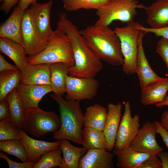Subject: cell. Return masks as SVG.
Here are the masks:
<instances>
[{
  "instance_id": "34",
  "label": "cell",
  "mask_w": 168,
  "mask_h": 168,
  "mask_svg": "<svg viewBox=\"0 0 168 168\" xmlns=\"http://www.w3.org/2000/svg\"><path fill=\"white\" fill-rule=\"evenodd\" d=\"M156 52L165 63L168 70V39L162 37L157 43Z\"/></svg>"
},
{
  "instance_id": "8",
  "label": "cell",
  "mask_w": 168,
  "mask_h": 168,
  "mask_svg": "<svg viewBox=\"0 0 168 168\" xmlns=\"http://www.w3.org/2000/svg\"><path fill=\"white\" fill-rule=\"evenodd\" d=\"M124 106V113L116 134L114 148L115 150H119L129 145L140 129V116L138 114L132 116L130 101H126Z\"/></svg>"
},
{
  "instance_id": "17",
  "label": "cell",
  "mask_w": 168,
  "mask_h": 168,
  "mask_svg": "<svg viewBox=\"0 0 168 168\" xmlns=\"http://www.w3.org/2000/svg\"><path fill=\"white\" fill-rule=\"evenodd\" d=\"M114 155L106 149H89L80 159L79 168H114Z\"/></svg>"
},
{
  "instance_id": "19",
  "label": "cell",
  "mask_w": 168,
  "mask_h": 168,
  "mask_svg": "<svg viewBox=\"0 0 168 168\" xmlns=\"http://www.w3.org/2000/svg\"><path fill=\"white\" fill-rule=\"evenodd\" d=\"M25 11L18 6L15 7L9 17L0 25V37L9 39L23 46L21 25Z\"/></svg>"
},
{
  "instance_id": "21",
  "label": "cell",
  "mask_w": 168,
  "mask_h": 168,
  "mask_svg": "<svg viewBox=\"0 0 168 168\" xmlns=\"http://www.w3.org/2000/svg\"><path fill=\"white\" fill-rule=\"evenodd\" d=\"M117 157V166L119 168H137L152 155L138 152L130 145L119 150L114 149Z\"/></svg>"
},
{
  "instance_id": "46",
  "label": "cell",
  "mask_w": 168,
  "mask_h": 168,
  "mask_svg": "<svg viewBox=\"0 0 168 168\" xmlns=\"http://www.w3.org/2000/svg\"><path fill=\"white\" fill-rule=\"evenodd\" d=\"M4 1V0H0V2H3Z\"/></svg>"
},
{
  "instance_id": "42",
  "label": "cell",
  "mask_w": 168,
  "mask_h": 168,
  "mask_svg": "<svg viewBox=\"0 0 168 168\" xmlns=\"http://www.w3.org/2000/svg\"><path fill=\"white\" fill-rule=\"evenodd\" d=\"M157 155L161 161L162 168H168V152L163 151Z\"/></svg>"
},
{
  "instance_id": "11",
  "label": "cell",
  "mask_w": 168,
  "mask_h": 168,
  "mask_svg": "<svg viewBox=\"0 0 168 168\" xmlns=\"http://www.w3.org/2000/svg\"><path fill=\"white\" fill-rule=\"evenodd\" d=\"M157 133L154 122L147 121L140 128L130 146L138 152L151 155H157L164 150L156 140Z\"/></svg>"
},
{
  "instance_id": "6",
  "label": "cell",
  "mask_w": 168,
  "mask_h": 168,
  "mask_svg": "<svg viewBox=\"0 0 168 168\" xmlns=\"http://www.w3.org/2000/svg\"><path fill=\"white\" fill-rule=\"evenodd\" d=\"M60 125V117L54 111H44L39 107L25 110L23 130L34 136L40 137L48 133H54Z\"/></svg>"
},
{
  "instance_id": "33",
  "label": "cell",
  "mask_w": 168,
  "mask_h": 168,
  "mask_svg": "<svg viewBox=\"0 0 168 168\" xmlns=\"http://www.w3.org/2000/svg\"><path fill=\"white\" fill-rule=\"evenodd\" d=\"M12 122L10 116L0 121V140L19 139L20 129Z\"/></svg>"
},
{
  "instance_id": "45",
  "label": "cell",
  "mask_w": 168,
  "mask_h": 168,
  "mask_svg": "<svg viewBox=\"0 0 168 168\" xmlns=\"http://www.w3.org/2000/svg\"><path fill=\"white\" fill-rule=\"evenodd\" d=\"M156 106L158 108H161L164 106H168V96L167 95L165 100L162 102L158 103L155 104Z\"/></svg>"
},
{
  "instance_id": "5",
  "label": "cell",
  "mask_w": 168,
  "mask_h": 168,
  "mask_svg": "<svg viewBox=\"0 0 168 168\" xmlns=\"http://www.w3.org/2000/svg\"><path fill=\"white\" fill-rule=\"evenodd\" d=\"M138 3L137 0H111L96 10L98 18L94 25L108 26L116 20L127 24L132 23L137 14L136 9L141 5Z\"/></svg>"
},
{
  "instance_id": "25",
  "label": "cell",
  "mask_w": 168,
  "mask_h": 168,
  "mask_svg": "<svg viewBox=\"0 0 168 168\" xmlns=\"http://www.w3.org/2000/svg\"><path fill=\"white\" fill-rule=\"evenodd\" d=\"M68 67L62 63L50 64V85L54 93L62 96L66 92Z\"/></svg>"
},
{
  "instance_id": "37",
  "label": "cell",
  "mask_w": 168,
  "mask_h": 168,
  "mask_svg": "<svg viewBox=\"0 0 168 168\" xmlns=\"http://www.w3.org/2000/svg\"><path fill=\"white\" fill-rule=\"evenodd\" d=\"M0 157L5 160L10 168H33L35 163L33 162H19L13 161L2 152H0Z\"/></svg>"
},
{
  "instance_id": "38",
  "label": "cell",
  "mask_w": 168,
  "mask_h": 168,
  "mask_svg": "<svg viewBox=\"0 0 168 168\" xmlns=\"http://www.w3.org/2000/svg\"><path fill=\"white\" fill-rule=\"evenodd\" d=\"M10 116V111L7 98L0 101V120Z\"/></svg>"
},
{
  "instance_id": "29",
  "label": "cell",
  "mask_w": 168,
  "mask_h": 168,
  "mask_svg": "<svg viewBox=\"0 0 168 168\" xmlns=\"http://www.w3.org/2000/svg\"><path fill=\"white\" fill-rule=\"evenodd\" d=\"M82 145L87 150L105 149L106 140L103 131L92 127H84Z\"/></svg>"
},
{
  "instance_id": "3",
  "label": "cell",
  "mask_w": 168,
  "mask_h": 168,
  "mask_svg": "<svg viewBox=\"0 0 168 168\" xmlns=\"http://www.w3.org/2000/svg\"><path fill=\"white\" fill-rule=\"evenodd\" d=\"M51 96L59 106L61 120L60 127L54 133L53 138L69 140L82 145L84 114L79 101L70 99L65 100L55 93Z\"/></svg>"
},
{
  "instance_id": "18",
  "label": "cell",
  "mask_w": 168,
  "mask_h": 168,
  "mask_svg": "<svg viewBox=\"0 0 168 168\" xmlns=\"http://www.w3.org/2000/svg\"><path fill=\"white\" fill-rule=\"evenodd\" d=\"M140 8L145 10L150 28L157 29L168 26V0H157L149 6L141 4Z\"/></svg>"
},
{
  "instance_id": "4",
  "label": "cell",
  "mask_w": 168,
  "mask_h": 168,
  "mask_svg": "<svg viewBox=\"0 0 168 168\" xmlns=\"http://www.w3.org/2000/svg\"><path fill=\"white\" fill-rule=\"evenodd\" d=\"M27 59L30 64L62 63L69 67L75 64L71 40L58 28L54 31L44 50L35 55L29 56Z\"/></svg>"
},
{
  "instance_id": "14",
  "label": "cell",
  "mask_w": 168,
  "mask_h": 168,
  "mask_svg": "<svg viewBox=\"0 0 168 168\" xmlns=\"http://www.w3.org/2000/svg\"><path fill=\"white\" fill-rule=\"evenodd\" d=\"M25 110L39 108V104L47 94L53 91L49 84H29L20 82L16 88Z\"/></svg>"
},
{
  "instance_id": "20",
  "label": "cell",
  "mask_w": 168,
  "mask_h": 168,
  "mask_svg": "<svg viewBox=\"0 0 168 168\" xmlns=\"http://www.w3.org/2000/svg\"><path fill=\"white\" fill-rule=\"evenodd\" d=\"M20 71L21 83L29 84L50 85V64L29 63Z\"/></svg>"
},
{
  "instance_id": "10",
  "label": "cell",
  "mask_w": 168,
  "mask_h": 168,
  "mask_svg": "<svg viewBox=\"0 0 168 168\" xmlns=\"http://www.w3.org/2000/svg\"><path fill=\"white\" fill-rule=\"evenodd\" d=\"M21 34L23 43L27 55H35L44 50L48 42L40 36L33 23L30 9L26 10L22 20Z\"/></svg>"
},
{
  "instance_id": "30",
  "label": "cell",
  "mask_w": 168,
  "mask_h": 168,
  "mask_svg": "<svg viewBox=\"0 0 168 168\" xmlns=\"http://www.w3.org/2000/svg\"><path fill=\"white\" fill-rule=\"evenodd\" d=\"M0 150L17 157L22 162H29L26 148L19 139L0 141Z\"/></svg>"
},
{
  "instance_id": "16",
  "label": "cell",
  "mask_w": 168,
  "mask_h": 168,
  "mask_svg": "<svg viewBox=\"0 0 168 168\" xmlns=\"http://www.w3.org/2000/svg\"><path fill=\"white\" fill-rule=\"evenodd\" d=\"M19 140L25 146L27 152L29 162L36 163L41 156L46 152L60 147V140L48 142L36 140L30 137L22 129H20Z\"/></svg>"
},
{
  "instance_id": "26",
  "label": "cell",
  "mask_w": 168,
  "mask_h": 168,
  "mask_svg": "<svg viewBox=\"0 0 168 168\" xmlns=\"http://www.w3.org/2000/svg\"><path fill=\"white\" fill-rule=\"evenodd\" d=\"M107 115V110L98 104L86 108L84 114V127L103 131Z\"/></svg>"
},
{
  "instance_id": "40",
  "label": "cell",
  "mask_w": 168,
  "mask_h": 168,
  "mask_svg": "<svg viewBox=\"0 0 168 168\" xmlns=\"http://www.w3.org/2000/svg\"><path fill=\"white\" fill-rule=\"evenodd\" d=\"M19 70L16 66H15L8 63L4 57L0 54V72L5 71Z\"/></svg>"
},
{
  "instance_id": "9",
  "label": "cell",
  "mask_w": 168,
  "mask_h": 168,
  "mask_svg": "<svg viewBox=\"0 0 168 168\" xmlns=\"http://www.w3.org/2000/svg\"><path fill=\"white\" fill-rule=\"evenodd\" d=\"M99 82L94 78L77 77L68 76L66 92L69 99L80 101L91 100L96 95Z\"/></svg>"
},
{
  "instance_id": "12",
  "label": "cell",
  "mask_w": 168,
  "mask_h": 168,
  "mask_svg": "<svg viewBox=\"0 0 168 168\" xmlns=\"http://www.w3.org/2000/svg\"><path fill=\"white\" fill-rule=\"evenodd\" d=\"M53 3L51 0L45 3L36 2L29 8L33 24L40 37L49 42L52 37L53 30L50 23V13Z\"/></svg>"
},
{
  "instance_id": "13",
  "label": "cell",
  "mask_w": 168,
  "mask_h": 168,
  "mask_svg": "<svg viewBox=\"0 0 168 168\" xmlns=\"http://www.w3.org/2000/svg\"><path fill=\"white\" fill-rule=\"evenodd\" d=\"M146 32L140 30L138 40V50L136 67V73L138 76L141 89L162 80L152 69L146 58L142 44Z\"/></svg>"
},
{
  "instance_id": "44",
  "label": "cell",
  "mask_w": 168,
  "mask_h": 168,
  "mask_svg": "<svg viewBox=\"0 0 168 168\" xmlns=\"http://www.w3.org/2000/svg\"><path fill=\"white\" fill-rule=\"evenodd\" d=\"M161 125L168 131V111L165 110L162 114L160 122Z\"/></svg>"
},
{
  "instance_id": "27",
  "label": "cell",
  "mask_w": 168,
  "mask_h": 168,
  "mask_svg": "<svg viewBox=\"0 0 168 168\" xmlns=\"http://www.w3.org/2000/svg\"><path fill=\"white\" fill-rule=\"evenodd\" d=\"M10 111V117L15 125L22 128L25 116V110L16 88L14 89L6 97Z\"/></svg>"
},
{
  "instance_id": "41",
  "label": "cell",
  "mask_w": 168,
  "mask_h": 168,
  "mask_svg": "<svg viewBox=\"0 0 168 168\" xmlns=\"http://www.w3.org/2000/svg\"><path fill=\"white\" fill-rule=\"evenodd\" d=\"M19 0H4L0 6V10L7 14L18 3Z\"/></svg>"
},
{
  "instance_id": "1",
  "label": "cell",
  "mask_w": 168,
  "mask_h": 168,
  "mask_svg": "<svg viewBox=\"0 0 168 168\" xmlns=\"http://www.w3.org/2000/svg\"><path fill=\"white\" fill-rule=\"evenodd\" d=\"M57 25V28L69 37L72 45L75 64L68 68L69 76L94 78L102 69V63L86 44L77 26L64 12L59 14Z\"/></svg>"
},
{
  "instance_id": "35",
  "label": "cell",
  "mask_w": 168,
  "mask_h": 168,
  "mask_svg": "<svg viewBox=\"0 0 168 168\" xmlns=\"http://www.w3.org/2000/svg\"><path fill=\"white\" fill-rule=\"evenodd\" d=\"M136 27L138 30L145 32L146 33H152L158 37L168 39V26L161 29H152L145 27L138 22L136 23Z\"/></svg>"
},
{
  "instance_id": "23",
  "label": "cell",
  "mask_w": 168,
  "mask_h": 168,
  "mask_svg": "<svg viewBox=\"0 0 168 168\" xmlns=\"http://www.w3.org/2000/svg\"><path fill=\"white\" fill-rule=\"evenodd\" d=\"M0 51L13 61L20 71L29 64L23 47L9 39L0 37Z\"/></svg>"
},
{
  "instance_id": "7",
  "label": "cell",
  "mask_w": 168,
  "mask_h": 168,
  "mask_svg": "<svg viewBox=\"0 0 168 168\" xmlns=\"http://www.w3.org/2000/svg\"><path fill=\"white\" fill-rule=\"evenodd\" d=\"M114 31L119 37L124 58L123 70L126 74L136 73L138 50V40L140 30L136 27V22L116 27Z\"/></svg>"
},
{
  "instance_id": "43",
  "label": "cell",
  "mask_w": 168,
  "mask_h": 168,
  "mask_svg": "<svg viewBox=\"0 0 168 168\" xmlns=\"http://www.w3.org/2000/svg\"><path fill=\"white\" fill-rule=\"evenodd\" d=\"M37 0H19L18 3V6L22 10L25 11L28 6L37 2Z\"/></svg>"
},
{
  "instance_id": "36",
  "label": "cell",
  "mask_w": 168,
  "mask_h": 168,
  "mask_svg": "<svg viewBox=\"0 0 168 168\" xmlns=\"http://www.w3.org/2000/svg\"><path fill=\"white\" fill-rule=\"evenodd\" d=\"M137 168H162L161 162L157 155H152Z\"/></svg>"
},
{
  "instance_id": "15",
  "label": "cell",
  "mask_w": 168,
  "mask_h": 168,
  "mask_svg": "<svg viewBox=\"0 0 168 168\" xmlns=\"http://www.w3.org/2000/svg\"><path fill=\"white\" fill-rule=\"evenodd\" d=\"M107 115L103 132L106 140L105 149L111 152L114 149L117 131L121 120L122 104L110 103L107 106Z\"/></svg>"
},
{
  "instance_id": "39",
  "label": "cell",
  "mask_w": 168,
  "mask_h": 168,
  "mask_svg": "<svg viewBox=\"0 0 168 168\" xmlns=\"http://www.w3.org/2000/svg\"><path fill=\"white\" fill-rule=\"evenodd\" d=\"M154 122L157 133L161 136L164 143L168 149V131L161 125L160 122L156 120Z\"/></svg>"
},
{
  "instance_id": "28",
  "label": "cell",
  "mask_w": 168,
  "mask_h": 168,
  "mask_svg": "<svg viewBox=\"0 0 168 168\" xmlns=\"http://www.w3.org/2000/svg\"><path fill=\"white\" fill-rule=\"evenodd\" d=\"M21 78L20 70L0 72V101L5 99L12 91L17 88Z\"/></svg>"
},
{
  "instance_id": "32",
  "label": "cell",
  "mask_w": 168,
  "mask_h": 168,
  "mask_svg": "<svg viewBox=\"0 0 168 168\" xmlns=\"http://www.w3.org/2000/svg\"><path fill=\"white\" fill-rule=\"evenodd\" d=\"M62 153L60 147L49 150L43 154L33 168H60L61 165Z\"/></svg>"
},
{
  "instance_id": "2",
  "label": "cell",
  "mask_w": 168,
  "mask_h": 168,
  "mask_svg": "<svg viewBox=\"0 0 168 168\" xmlns=\"http://www.w3.org/2000/svg\"><path fill=\"white\" fill-rule=\"evenodd\" d=\"M79 33L87 45L101 61L114 66L123 65L124 58L120 39L108 26H87Z\"/></svg>"
},
{
  "instance_id": "31",
  "label": "cell",
  "mask_w": 168,
  "mask_h": 168,
  "mask_svg": "<svg viewBox=\"0 0 168 168\" xmlns=\"http://www.w3.org/2000/svg\"><path fill=\"white\" fill-rule=\"evenodd\" d=\"M111 0H61L64 10L73 12L80 9L97 10Z\"/></svg>"
},
{
  "instance_id": "22",
  "label": "cell",
  "mask_w": 168,
  "mask_h": 168,
  "mask_svg": "<svg viewBox=\"0 0 168 168\" xmlns=\"http://www.w3.org/2000/svg\"><path fill=\"white\" fill-rule=\"evenodd\" d=\"M168 90V78L152 83L142 89L141 101L145 105L156 104L163 101Z\"/></svg>"
},
{
  "instance_id": "24",
  "label": "cell",
  "mask_w": 168,
  "mask_h": 168,
  "mask_svg": "<svg viewBox=\"0 0 168 168\" xmlns=\"http://www.w3.org/2000/svg\"><path fill=\"white\" fill-rule=\"evenodd\" d=\"M60 147L63 156L60 168H79L80 159L86 153L87 149L79 147L71 144L68 140H60Z\"/></svg>"
}]
</instances>
